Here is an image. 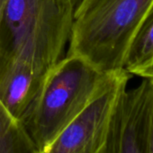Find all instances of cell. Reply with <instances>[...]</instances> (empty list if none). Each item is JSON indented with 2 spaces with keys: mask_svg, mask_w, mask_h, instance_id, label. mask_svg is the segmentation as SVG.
Returning <instances> with one entry per match:
<instances>
[{
  "mask_svg": "<svg viewBox=\"0 0 153 153\" xmlns=\"http://www.w3.org/2000/svg\"><path fill=\"white\" fill-rule=\"evenodd\" d=\"M74 20V9L64 0H7L0 68L22 67L44 79L66 56Z\"/></svg>",
  "mask_w": 153,
  "mask_h": 153,
  "instance_id": "1",
  "label": "cell"
},
{
  "mask_svg": "<svg viewBox=\"0 0 153 153\" xmlns=\"http://www.w3.org/2000/svg\"><path fill=\"white\" fill-rule=\"evenodd\" d=\"M108 74L72 54H67L47 73L22 120L36 150L49 143L89 105Z\"/></svg>",
  "mask_w": 153,
  "mask_h": 153,
  "instance_id": "2",
  "label": "cell"
},
{
  "mask_svg": "<svg viewBox=\"0 0 153 153\" xmlns=\"http://www.w3.org/2000/svg\"><path fill=\"white\" fill-rule=\"evenodd\" d=\"M153 0H96L75 17L67 54L102 72L123 68L128 49Z\"/></svg>",
  "mask_w": 153,
  "mask_h": 153,
  "instance_id": "3",
  "label": "cell"
},
{
  "mask_svg": "<svg viewBox=\"0 0 153 153\" xmlns=\"http://www.w3.org/2000/svg\"><path fill=\"white\" fill-rule=\"evenodd\" d=\"M131 76L124 68L110 71L89 105L35 153H105L115 106Z\"/></svg>",
  "mask_w": 153,
  "mask_h": 153,
  "instance_id": "4",
  "label": "cell"
},
{
  "mask_svg": "<svg viewBox=\"0 0 153 153\" xmlns=\"http://www.w3.org/2000/svg\"><path fill=\"white\" fill-rule=\"evenodd\" d=\"M153 80L122 93L115 106L105 153H149Z\"/></svg>",
  "mask_w": 153,
  "mask_h": 153,
  "instance_id": "5",
  "label": "cell"
},
{
  "mask_svg": "<svg viewBox=\"0 0 153 153\" xmlns=\"http://www.w3.org/2000/svg\"><path fill=\"white\" fill-rule=\"evenodd\" d=\"M123 68L131 75L153 80V4L128 49Z\"/></svg>",
  "mask_w": 153,
  "mask_h": 153,
  "instance_id": "6",
  "label": "cell"
},
{
  "mask_svg": "<svg viewBox=\"0 0 153 153\" xmlns=\"http://www.w3.org/2000/svg\"><path fill=\"white\" fill-rule=\"evenodd\" d=\"M36 147L22 121L0 100V153H35Z\"/></svg>",
  "mask_w": 153,
  "mask_h": 153,
  "instance_id": "7",
  "label": "cell"
},
{
  "mask_svg": "<svg viewBox=\"0 0 153 153\" xmlns=\"http://www.w3.org/2000/svg\"><path fill=\"white\" fill-rule=\"evenodd\" d=\"M64 1L72 7V8L74 9V12H75V16H76V14L78 13V11L82 7L85 0H64Z\"/></svg>",
  "mask_w": 153,
  "mask_h": 153,
  "instance_id": "8",
  "label": "cell"
},
{
  "mask_svg": "<svg viewBox=\"0 0 153 153\" xmlns=\"http://www.w3.org/2000/svg\"><path fill=\"white\" fill-rule=\"evenodd\" d=\"M149 153H153V94H152V107H151L150 131H149Z\"/></svg>",
  "mask_w": 153,
  "mask_h": 153,
  "instance_id": "9",
  "label": "cell"
},
{
  "mask_svg": "<svg viewBox=\"0 0 153 153\" xmlns=\"http://www.w3.org/2000/svg\"><path fill=\"white\" fill-rule=\"evenodd\" d=\"M7 4V0H0V28H1V25H2Z\"/></svg>",
  "mask_w": 153,
  "mask_h": 153,
  "instance_id": "10",
  "label": "cell"
},
{
  "mask_svg": "<svg viewBox=\"0 0 153 153\" xmlns=\"http://www.w3.org/2000/svg\"><path fill=\"white\" fill-rule=\"evenodd\" d=\"M95 1H96V0H85V1H84V3H83V5H82V7H80V9H79V10L78 11V13L76 14V16H78V15H79V13H81V12H82L83 10H85V9H86L87 7H89V6L91 5V4H93V3H94Z\"/></svg>",
  "mask_w": 153,
  "mask_h": 153,
  "instance_id": "11",
  "label": "cell"
}]
</instances>
